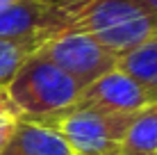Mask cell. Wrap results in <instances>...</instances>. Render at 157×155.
I'll use <instances>...</instances> for the list:
<instances>
[{"mask_svg":"<svg viewBox=\"0 0 157 155\" xmlns=\"http://www.w3.org/2000/svg\"><path fill=\"white\" fill-rule=\"evenodd\" d=\"M7 94L18 112V119L43 123L71 107L80 98L82 87L55 62L48 60L39 48L12 78Z\"/></svg>","mask_w":157,"mask_h":155,"instance_id":"cell-1","label":"cell"},{"mask_svg":"<svg viewBox=\"0 0 157 155\" xmlns=\"http://www.w3.org/2000/svg\"><path fill=\"white\" fill-rule=\"evenodd\" d=\"M71 28L89 32L121 57L157 34V16L144 0H84Z\"/></svg>","mask_w":157,"mask_h":155,"instance_id":"cell-2","label":"cell"},{"mask_svg":"<svg viewBox=\"0 0 157 155\" xmlns=\"http://www.w3.org/2000/svg\"><path fill=\"white\" fill-rule=\"evenodd\" d=\"M137 112H105L75 103L43 121L62 135L73 155H112L123 151V139Z\"/></svg>","mask_w":157,"mask_h":155,"instance_id":"cell-3","label":"cell"},{"mask_svg":"<svg viewBox=\"0 0 157 155\" xmlns=\"http://www.w3.org/2000/svg\"><path fill=\"white\" fill-rule=\"evenodd\" d=\"M41 52L50 62H55L66 76H71L82 89L112 71L118 62V57L107 50L98 39L78 28L57 32L41 46Z\"/></svg>","mask_w":157,"mask_h":155,"instance_id":"cell-4","label":"cell"},{"mask_svg":"<svg viewBox=\"0 0 157 155\" xmlns=\"http://www.w3.org/2000/svg\"><path fill=\"white\" fill-rule=\"evenodd\" d=\"M78 103L105 112H139L150 103L148 94L118 66L82 89Z\"/></svg>","mask_w":157,"mask_h":155,"instance_id":"cell-5","label":"cell"},{"mask_svg":"<svg viewBox=\"0 0 157 155\" xmlns=\"http://www.w3.org/2000/svg\"><path fill=\"white\" fill-rule=\"evenodd\" d=\"M0 155H73L62 135L39 121L18 119Z\"/></svg>","mask_w":157,"mask_h":155,"instance_id":"cell-6","label":"cell"},{"mask_svg":"<svg viewBox=\"0 0 157 155\" xmlns=\"http://www.w3.org/2000/svg\"><path fill=\"white\" fill-rule=\"evenodd\" d=\"M116 66L148 94L150 103H157V34L148 37L137 48L121 55Z\"/></svg>","mask_w":157,"mask_h":155,"instance_id":"cell-7","label":"cell"},{"mask_svg":"<svg viewBox=\"0 0 157 155\" xmlns=\"http://www.w3.org/2000/svg\"><path fill=\"white\" fill-rule=\"evenodd\" d=\"M46 41L43 37H0V87H7L25 60Z\"/></svg>","mask_w":157,"mask_h":155,"instance_id":"cell-8","label":"cell"},{"mask_svg":"<svg viewBox=\"0 0 157 155\" xmlns=\"http://www.w3.org/2000/svg\"><path fill=\"white\" fill-rule=\"evenodd\" d=\"M123 151L137 155L157 153V103H148L134 114L123 139Z\"/></svg>","mask_w":157,"mask_h":155,"instance_id":"cell-9","label":"cell"},{"mask_svg":"<svg viewBox=\"0 0 157 155\" xmlns=\"http://www.w3.org/2000/svg\"><path fill=\"white\" fill-rule=\"evenodd\" d=\"M16 121H18V112H16L14 103L9 100L7 87H0V151L7 146Z\"/></svg>","mask_w":157,"mask_h":155,"instance_id":"cell-10","label":"cell"},{"mask_svg":"<svg viewBox=\"0 0 157 155\" xmlns=\"http://www.w3.org/2000/svg\"><path fill=\"white\" fill-rule=\"evenodd\" d=\"M144 2L148 5V7L153 9V12H155V16H157V0H144Z\"/></svg>","mask_w":157,"mask_h":155,"instance_id":"cell-11","label":"cell"},{"mask_svg":"<svg viewBox=\"0 0 157 155\" xmlns=\"http://www.w3.org/2000/svg\"><path fill=\"white\" fill-rule=\"evenodd\" d=\"M16 0H0V12H2V9H7L9 5H14Z\"/></svg>","mask_w":157,"mask_h":155,"instance_id":"cell-12","label":"cell"},{"mask_svg":"<svg viewBox=\"0 0 157 155\" xmlns=\"http://www.w3.org/2000/svg\"><path fill=\"white\" fill-rule=\"evenodd\" d=\"M112 155H137V153H128V151H118V153H112Z\"/></svg>","mask_w":157,"mask_h":155,"instance_id":"cell-13","label":"cell"},{"mask_svg":"<svg viewBox=\"0 0 157 155\" xmlns=\"http://www.w3.org/2000/svg\"><path fill=\"white\" fill-rule=\"evenodd\" d=\"M155 155H157V153H155Z\"/></svg>","mask_w":157,"mask_h":155,"instance_id":"cell-14","label":"cell"}]
</instances>
